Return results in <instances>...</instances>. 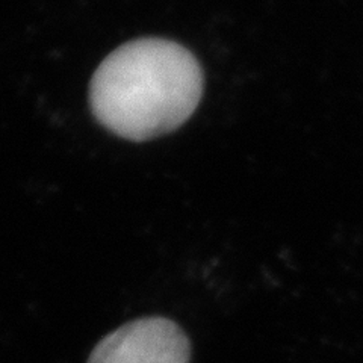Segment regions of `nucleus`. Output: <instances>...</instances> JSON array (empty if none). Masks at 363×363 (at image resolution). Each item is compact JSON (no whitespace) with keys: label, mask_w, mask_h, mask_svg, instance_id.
<instances>
[{"label":"nucleus","mask_w":363,"mask_h":363,"mask_svg":"<svg viewBox=\"0 0 363 363\" xmlns=\"http://www.w3.org/2000/svg\"><path fill=\"white\" fill-rule=\"evenodd\" d=\"M203 93L197 60L177 43L141 38L113 50L89 86L94 117L130 141L176 130L196 111Z\"/></svg>","instance_id":"obj_1"},{"label":"nucleus","mask_w":363,"mask_h":363,"mask_svg":"<svg viewBox=\"0 0 363 363\" xmlns=\"http://www.w3.org/2000/svg\"><path fill=\"white\" fill-rule=\"evenodd\" d=\"M191 344L174 321L162 316L140 318L105 336L88 363H189Z\"/></svg>","instance_id":"obj_2"}]
</instances>
